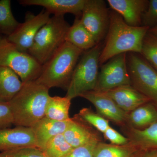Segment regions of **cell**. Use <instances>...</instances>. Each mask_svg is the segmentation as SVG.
I'll return each mask as SVG.
<instances>
[{"instance_id": "cell-18", "label": "cell", "mask_w": 157, "mask_h": 157, "mask_svg": "<svg viewBox=\"0 0 157 157\" xmlns=\"http://www.w3.org/2000/svg\"><path fill=\"white\" fill-rule=\"evenodd\" d=\"M122 128L128 139L129 143L138 150H157V122L143 130L127 126Z\"/></svg>"}, {"instance_id": "cell-24", "label": "cell", "mask_w": 157, "mask_h": 157, "mask_svg": "<svg viewBox=\"0 0 157 157\" xmlns=\"http://www.w3.org/2000/svg\"><path fill=\"white\" fill-rule=\"evenodd\" d=\"M20 24L12 14L11 1H0V34L5 37L9 36L17 29Z\"/></svg>"}, {"instance_id": "cell-22", "label": "cell", "mask_w": 157, "mask_h": 157, "mask_svg": "<svg viewBox=\"0 0 157 157\" xmlns=\"http://www.w3.org/2000/svg\"><path fill=\"white\" fill-rule=\"evenodd\" d=\"M140 151L131 144L115 145L101 141L97 144L93 157H135Z\"/></svg>"}, {"instance_id": "cell-4", "label": "cell", "mask_w": 157, "mask_h": 157, "mask_svg": "<svg viewBox=\"0 0 157 157\" xmlns=\"http://www.w3.org/2000/svg\"><path fill=\"white\" fill-rule=\"evenodd\" d=\"M70 26L64 16L50 17L39 30L28 52L44 65L66 42Z\"/></svg>"}, {"instance_id": "cell-19", "label": "cell", "mask_w": 157, "mask_h": 157, "mask_svg": "<svg viewBox=\"0 0 157 157\" xmlns=\"http://www.w3.org/2000/svg\"><path fill=\"white\" fill-rule=\"evenodd\" d=\"M156 122L157 107L151 102H149L129 113L126 126L143 130Z\"/></svg>"}, {"instance_id": "cell-1", "label": "cell", "mask_w": 157, "mask_h": 157, "mask_svg": "<svg viewBox=\"0 0 157 157\" xmlns=\"http://www.w3.org/2000/svg\"><path fill=\"white\" fill-rule=\"evenodd\" d=\"M149 29L142 25L131 26L117 12H109V27L105 45L101 51L99 65L121 54H140L144 39Z\"/></svg>"}, {"instance_id": "cell-35", "label": "cell", "mask_w": 157, "mask_h": 157, "mask_svg": "<svg viewBox=\"0 0 157 157\" xmlns=\"http://www.w3.org/2000/svg\"><path fill=\"white\" fill-rule=\"evenodd\" d=\"M0 157H3L2 154V153H0Z\"/></svg>"}, {"instance_id": "cell-14", "label": "cell", "mask_w": 157, "mask_h": 157, "mask_svg": "<svg viewBox=\"0 0 157 157\" xmlns=\"http://www.w3.org/2000/svg\"><path fill=\"white\" fill-rule=\"evenodd\" d=\"M86 0H21L19 2L24 6H36L45 8L53 16H64L66 14H74L80 17Z\"/></svg>"}, {"instance_id": "cell-33", "label": "cell", "mask_w": 157, "mask_h": 157, "mask_svg": "<svg viewBox=\"0 0 157 157\" xmlns=\"http://www.w3.org/2000/svg\"><path fill=\"white\" fill-rule=\"evenodd\" d=\"M135 157H157V150L140 151Z\"/></svg>"}, {"instance_id": "cell-25", "label": "cell", "mask_w": 157, "mask_h": 157, "mask_svg": "<svg viewBox=\"0 0 157 157\" xmlns=\"http://www.w3.org/2000/svg\"><path fill=\"white\" fill-rule=\"evenodd\" d=\"M73 149L62 134L48 140L41 150L47 157H68Z\"/></svg>"}, {"instance_id": "cell-23", "label": "cell", "mask_w": 157, "mask_h": 157, "mask_svg": "<svg viewBox=\"0 0 157 157\" xmlns=\"http://www.w3.org/2000/svg\"><path fill=\"white\" fill-rule=\"evenodd\" d=\"M71 100L66 96H51L45 109V117L60 121L69 120Z\"/></svg>"}, {"instance_id": "cell-11", "label": "cell", "mask_w": 157, "mask_h": 157, "mask_svg": "<svg viewBox=\"0 0 157 157\" xmlns=\"http://www.w3.org/2000/svg\"><path fill=\"white\" fill-rule=\"evenodd\" d=\"M95 106L97 113L104 118L122 127L126 125L128 113L121 109L114 101L101 92L93 90L80 96Z\"/></svg>"}, {"instance_id": "cell-20", "label": "cell", "mask_w": 157, "mask_h": 157, "mask_svg": "<svg viewBox=\"0 0 157 157\" xmlns=\"http://www.w3.org/2000/svg\"><path fill=\"white\" fill-rule=\"evenodd\" d=\"M66 42L83 52L90 50L98 45L91 34L82 25L80 17H76L73 25L69 28Z\"/></svg>"}, {"instance_id": "cell-5", "label": "cell", "mask_w": 157, "mask_h": 157, "mask_svg": "<svg viewBox=\"0 0 157 157\" xmlns=\"http://www.w3.org/2000/svg\"><path fill=\"white\" fill-rule=\"evenodd\" d=\"M99 44L82 54L73 72L66 97L71 100L87 92L95 90L99 75Z\"/></svg>"}, {"instance_id": "cell-12", "label": "cell", "mask_w": 157, "mask_h": 157, "mask_svg": "<svg viewBox=\"0 0 157 157\" xmlns=\"http://www.w3.org/2000/svg\"><path fill=\"white\" fill-rule=\"evenodd\" d=\"M65 139L73 148L95 140H101L98 131L78 114L71 118L69 126L63 134Z\"/></svg>"}, {"instance_id": "cell-9", "label": "cell", "mask_w": 157, "mask_h": 157, "mask_svg": "<svg viewBox=\"0 0 157 157\" xmlns=\"http://www.w3.org/2000/svg\"><path fill=\"white\" fill-rule=\"evenodd\" d=\"M125 85H131L127 64V53L110 59L102 65L95 90L105 92Z\"/></svg>"}, {"instance_id": "cell-16", "label": "cell", "mask_w": 157, "mask_h": 157, "mask_svg": "<svg viewBox=\"0 0 157 157\" xmlns=\"http://www.w3.org/2000/svg\"><path fill=\"white\" fill-rule=\"evenodd\" d=\"M147 0H108L113 11L121 15L131 26L142 25V17L148 6Z\"/></svg>"}, {"instance_id": "cell-3", "label": "cell", "mask_w": 157, "mask_h": 157, "mask_svg": "<svg viewBox=\"0 0 157 157\" xmlns=\"http://www.w3.org/2000/svg\"><path fill=\"white\" fill-rule=\"evenodd\" d=\"M84 52L66 42L44 65L36 81L49 89L67 90L75 68Z\"/></svg>"}, {"instance_id": "cell-21", "label": "cell", "mask_w": 157, "mask_h": 157, "mask_svg": "<svg viewBox=\"0 0 157 157\" xmlns=\"http://www.w3.org/2000/svg\"><path fill=\"white\" fill-rule=\"evenodd\" d=\"M23 84L14 71L7 67L0 66V101L10 102L19 92Z\"/></svg>"}, {"instance_id": "cell-13", "label": "cell", "mask_w": 157, "mask_h": 157, "mask_svg": "<svg viewBox=\"0 0 157 157\" xmlns=\"http://www.w3.org/2000/svg\"><path fill=\"white\" fill-rule=\"evenodd\" d=\"M27 147H37L36 141L32 128L15 127L0 129L1 152Z\"/></svg>"}, {"instance_id": "cell-36", "label": "cell", "mask_w": 157, "mask_h": 157, "mask_svg": "<svg viewBox=\"0 0 157 157\" xmlns=\"http://www.w3.org/2000/svg\"><path fill=\"white\" fill-rule=\"evenodd\" d=\"M2 37L0 36V41H1V39H2Z\"/></svg>"}, {"instance_id": "cell-29", "label": "cell", "mask_w": 157, "mask_h": 157, "mask_svg": "<svg viewBox=\"0 0 157 157\" xmlns=\"http://www.w3.org/2000/svg\"><path fill=\"white\" fill-rule=\"evenodd\" d=\"M157 25V0H150L142 16V25L151 29Z\"/></svg>"}, {"instance_id": "cell-2", "label": "cell", "mask_w": 157, "mask_h": 157, "mask_svg": "<svg viewBox=\"0 0 157 157\" xmlns=\"http://www.w3.org/2000/svg\"><path fill=\"white\" fill-rule=\"evenodd\" d=\"M49 90L36 80L23 83L19 92L9 102L13 125L32 128L45 117L51 97Z\"/></svg>"}, {"instance_id": "cell-27", "label": "cell", "mask_w": 157, "mask_h": 157, "mask_svg": "<svg viewBox=\"0 0 157 157\" xmlns=\"http://www.w3.org/2000/svg\"><path fill=\"white\" fill-rule=\"evenodd\" d=\"M78 114L93 128L102 133H104L109 126V121L93 111L91 108H82Z\"/></svg>"}, {"instance_id": "cell-15", "label": "cell", "mask_w": 157, "mask_h": 157, "mask_svg": "<svg viewBox=\"0 0 157 157\" xmlns=\"http://www.w3.org/2000/svg\"><path fill=\"white\" fill-rule=\"evenodd\" d=\"M111 98L125 112H132L142 104L151 102L132 85H125L101 92Z\"/></svg>"}, {"instance_id": "cell-28", "label": "cell", "mask_w": 157, "mask_h": 157, "mask_svg": "<svg viewBox=\"0 0 157 157\" xmlns=\"http://www.w3.org/2000/svg\"><path fill=\"white\" fill-rule=\"evenodd\" d=\"M1 153L4 157H47L41 149L33 147H21Z\"/></svg>"}, {"instance_id": "cell-10", "label": "cell", "mask_w": 157, "mask_h": 157, "mask_svg": "<svg viewBox=\"0 0 157 157\" xmlns=\"http://www.w3.org/2000/svg\"><path fill=\"white\" fill-rule=\"evenodd\" d=\"M50 15L45 10L36 15L27 13L24 22L20 23L17 29L6 38L18 50L28 52L39 30L50 19Z\"/></svg>"}, {"instance_id": "cell-8", "label": "cell", "mask_w": 157, "mask_h": 157, "mask_svg": "<svg viewBox=\"0 0 157 157\" xmlns=\"http://www.w3.org/2000/svg\"><path fill=\"white\" fill-rule=\"evenodd\" d=\"M80 20L82 25L99 44L107 36L109 12L103 0H86Z\"/></svg>"}, {"instance_id": "cell-31", "label": "cell", "mask_w": 157, "mask_h": 157, "mask_svg": "<svg viewBox=\"0 0 157 157\" xmlns=\"http://www.w3.org/2000/svg\"><path fill=\"white\" fill-rule=\"evenodd\" d=\"M102 140L92 142L73 149L68 157H93L94 150L98 142Z\"/></svg>"}, {"instance_id": "cell-17", "label": "cell", "mask_w": 157, "mask_h": 157, "mask_svg": "<svg viewBox=\"0 0 157 157\" xmlns=\"http://www.w3.org/2000/svg\"><path fill=\"white\" fill-rule=\"evenodd\" d=\"M71 121H60L43 117L32 127L37 147L42 150L45 144L52 137L63 134L67 130Z\"/></svg>"}, {"instance_id": "cell-6", "label": "cell", "mask_w": 157, "mask_h": 157, "mask_svg": "<svg viewBox=\"0 0 157 157\" xmlns=\"http://www.w3.org/2000/svg\"><path fill=\"white\" fill-rule=\"evenodd\" d=\"M0 66L14 71L23 83L37 80L42 67L28 52L18 50L5 37H2L0 41Z\"/></svg>"}, {"instance_id": "cell-7", "label": "cell", "mask_w": 157, "mask_h": 157, "mask_svg": "<svg viewBox=\"0 0 157 157\" xmlns=\"http://www.w3.org/2000/svg\"><path fill=\"white\" fill-rule=\"evenodd\" d=\"M131 85L157 107V71L140 54L127 53Z\"/></svg>"}, {"instance_id": "cell-30", "label": "cell", "mask_w": 157, "mask_h": 157, "mask_svg": "<svg viewBox=\"0 0 157 157\" xmlns=\"http://www.w3.org/2000/svg\"><path fill=\"white\" fill-rule=\"evenodd\" d=\"M13 118L9 103L0 101V129L11 128Z\"/></svg>"}, {"instance_id": "cell-34", "label": "cell", "mask_w": 157, "mask_h": 157, "mask_svg": "<svg viewBox=\"0 0 157 157\" xmlns=\"http://www.w3.org/2000/svg\"><path fill=\"white\" fill-rule=\"evenodd\" d=\"M148 32L150 33H151L154 35L155 36L157 37V25L154 27L150 29Z\"/></svg>"}, {"instance_id": "cell-26", "label": "cell", "mask_w": 157, "mask_h": 157, "mask_svg": "<svg viewBox=\"0 0 157 157\" xmlns=\"http://www.w3.org/2000/svg\"><path fill=\"white\" fill-rule=\"evenodd\" d=\"M140 54L157 71V37L149 32L144 39Z\"/></svg>"}, {"instance_id": "cell-32", "label": "cell", "mask_w": 157, "mask_h": 157, "mask_svg": "<svg viewBox=\"0 0 157 157\" xmlns=\"http://www.w3.org/2000/svg\"><path fill=\"white\" fill-rule=\"evenodd\" d=\"M103 135L104 138L110 141L112 144L124 145L129 143L128 139L127 137L122 135L110 126L103 133Z\"/></svg>"}]
</instances>
